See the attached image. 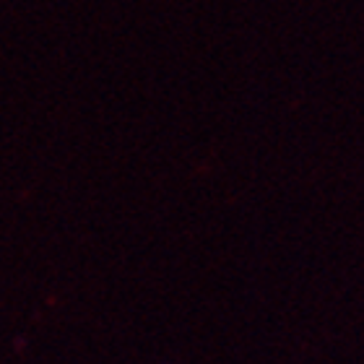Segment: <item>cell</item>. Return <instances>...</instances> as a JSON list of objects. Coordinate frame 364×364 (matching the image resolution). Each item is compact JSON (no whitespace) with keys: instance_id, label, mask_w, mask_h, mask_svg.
I'll use <instances>...</instances> for the list:
<instances>
[{"instance_id":"obj_1","label":"cell","mask_w":364,"mask_h":364,"mask_svg":"<svg viewBox=\"0 0 364 364\" xmlns=\"http://www.w3.org/2000/svg\"><path fill=\"white\" fill-rule=\"evenodd\" d=\"M161 364H167V362H161Z\"/></svg>"}]
</instances>
